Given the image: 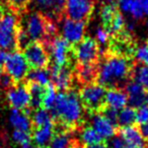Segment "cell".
<instances>
[{
	"label": "cell",
	"instance_id": "obj_6",
	"mask_svg": "<svg viewBox=\"0 0 148 148\" xmlns=\"http://www.w3.org/2000/svg\"><path fill=\"white\" fill-rule=\"evenodd\" d=\"M50 54L53 65L56 66H74V57L72 53V46L61 36H56L48 45H46Z\"/></svg>",
	"mask_w": 148,
	"mask_h": 148
},
{
	"label": "cell",
	"instance_id": "obj_16",
	"mask_svg": "<svg viewBox=\"0 0 148 148\" xmlns=\"http://www.w3.org/2000/svg\"><path fill=\"white\" fill-rule=\"evenodd\" d=\"M117 133H119L124 139L127 145L133 146L137 148H144L147 142L143 139L141 133H140L138 126L131 125L126 127H119L117 129Z\"/></svg>",
	"mask_w": 148,
	"mask_h": 148
},
{
	"label": "cell",
	"instance_id": "obj_42",
	"mask_svg": "<svg viewBox=\"0 0 148 148\" xmlns=\"http://www.w3.org/2000/svg\"><path fill=\"white\" fill-rule=\"evenodd\" d=\"M2 73H3V68L0 66V77H1V75H2Z\"/></svg>",
	"mask_w": 148,
	"mask_h": 148
},
{
	"label": "cell",
	"instance_id": "obj_39",
	"mask_svg": "<svg viewBox=\"0 0 148 148\" xmlns=\"http://www.w3.org/2000/svg\"><path fill=\"white\" fill-rule=\"evenodd\" d=\"M5 56H6L5 52L3 51L2 49H0V66H2V65H3V63H4Z\"/></svg>",
	"mask_w": 148,
	"mask_h": 148
},
{
	"label": "cell",
	"instance_id": "obj_18",
	"mask_svg": "<svg viewBox=\"0 0 148 148\" xmlns=\"http://www.w3.org/2000/svg\"><path fill=\"white\" fill-rule=\"evenodd\" d=\"M128 103V97L123 88H109L106 93L107 107L119 111L126 107Z\"/></svg>",
	"mask_w": 148,
	"mask_h": 148
},
{
	"label": "cell",
	"instance_id": "obj_35",
	"mask_svg": "<svg viewBox=\"0 0 148 148\" xmlns=\"http://www.w3.org/2000/svg\"><path fill=\"white\" fill-rule=\"evenodd\" d=\"M138 129H139L140 133H141L143 139L146 142H148V123H143V124H138Z\"/></svg>",
	"mask_w": 148,
	"mask_h": 148
},
{
	"label": "cell",
	"instance_id": "obj_5",
	"mask_svg": "<svg viewBox=\"0 0 148 148\" xmlns=\"http://www.w3.org/2000/svg\"><path fill=\"white\" fill-rule=\"evenodd\" d=\"M72 53L78 64H97L101 57L99 44L91 37H84L79 43L72 46Z\"/></svg>",
	"mask_w": 148,
	"mask_h": 148
},
{
	"label": "cell",
	"instance_id": "obj_9",
	"mask_svg": "<svg viewBox=\"0 0 148 148\" xmlns=\"http://www.w3.org/2000/svg\"><path fill=\"white\" fill-rule=\"evenodd\" d=\"M95 7V0H65L64 15L67 18L87 23Z\"/></svg>",
	"mask_w": 148,
	"mask_h": 148
},
{
	"label": "cell",
	"instance_id": "obj_31",
	"mask_svg": "<svg viewBox=\"0 0 148 148\" xmlns=\"http://www.w3.org/2000/svg\"><path fill=\"white\" fill-rule=\"evenodd\" d=\"M107 146L108 148H124L125 147V141L119 133H116L114 136L108 139Z\"/></svg>",
	"mask_w": 148,
	"mask_h": 148
},
{
	"label": "cell",
	"instance_id": "obj_48",
	"mask_svg": "<svg viewBox=\"0 0 148 148\" xmlns=\"http://www.w3.org/2000/svg\"><path fill=\"white\" fill-rule=\"evenodd\" d=\"M146 44H147V46H148V40H147V42H146Z\"/></svg>",
	"mask_w": 148,
	"mask_h": 148
},
{
	"label": "cell",
	"instance_id": "obj_10",
	"mask_svg": "<svg viewBox=\"0 0 148 148\" xmlns=\"http://www.w3.org/2000/svg\"><path fill=\"white\" fill-rule=\"evenodd\" d=\"M74 67L75 65H66L59 67L53 64L51 67H49L51 73V83L57 91L63 92L72 89L75 79Z\"/></svg>",
	"mask_w": 148,
	"mask_h": 148
},
{
	"label": "cell",
	"instance_id": "obj_1",
	"mask_svg": "<svg viewBox=\"0 0 148 148\" xmlns=\"http://www.w3.org/2000/svg\"><path fill=\"white\" fill-rule=\"evenodd\" d=\"M134 65L131 58L103 51L97 63V82L107 89L121 88L132 80Z\"/></svg>",
	"mask_w": 148,
	"mask_h": 148
},
{
	"label": "cell",
	"instance_id": "obj_36",
	"mask_svg": "<svg viewBox=\"0 0 148 148\" xmlns=\"http://www.w3.org/2000/svg\"><path fill=\"white\" fill-rule=\"evenodd\" d=\"M132 2H133V0H119V5L123 11L129 12Z\"/></svg>",
	"mask_w": 148,
	"mask_h": 148
},
{
	"label": "cell",
	"instance_id": "obj_15",
	"mask_svg": "<svg viewBox=\"0 0 148 148\" xmlns=\"http://www.w3.org/2000/svg\"><path fill=\"white\" fill-rule=\"evenodd\" d=\"M74 77L80 85L97 82V64H75Z\"/></svg>",
	"mask_w": 148,
	"mask_h": 148
},
{
	"label": "cell",
	"instance_id": "obj_27",
	"mask_svg": "<svg viewBox=\"0 0 148 148\" xmlns=\"http://www.w3.org/2000/svg\"><path fill=\"white\" fill-rule=\"evenodd\" d=\"M31 0H3V3L6 4L7 9L19 15L27 12V5L29 4Z\"/></svg>",
	"mask_w": 148,
	"mask_h": 148
},
{
	"label": "cell",
	"instance_id": "obj_38",
	"mask_svg": "<svg viewBox=\"0 0 148 148\" xmlns=\"http://www.w3.org/2000/svg\"><path fill=\"white\" fill-rule=\"evenodd\" d=\"M138 2L141 5L144 14L147 15L148 14V0H138Z\"/></svg>",
	"mask_w": 148,
	"mask_h": 148
},
{
	"label": "cell",
	"instance_id": "obj_21",
	"mask_svg": "<svg viewBox=\"0 0 148 148\" xmlns=\"http://www.w3.org/2000/svg\"><path fill=\"white\" fill-rule=\"evenodd\" d=\"M29 115L31 118L32 124H33V129L44 127V126L54 125V119L50 111L44 109V108H39V109L31 111Z\"/></svg>",
	"mask_w": 148,
	"mask_h": 148
},
{
	"label": "cell",
	"instance_id": "obj_30",
	"mask_svg": "<svg viewBox=\"0 0 148 148\" xmlns=\"http://www.w3.org/2000/svg\"><path fill=\"white\" fill-rule=\"evenodd\" d=\"M12 139L15 143L19 144V145L33 142L32 141V133L21 131V130H14L12 132Z\"/></svg>",
	"mask_w": 148,
	"mask_h": 148
},
{
	"label": "cell",
	"instance_id": "obj_20",
	"mask_svg": "<svg viewBox=\"0 0 148 148\" xmlns=\"http://www.w3.org/2000/svg\"><path fill=\"white\" fill-rule=\"evenodd\" d=\"M54 135V125L35 128L32 131V141L37 146H47Z\"/></svg>",
	"mask_w": 148,
	"mask_h": 148
},
{
	"label": "cell",
	"instance_id": "obj_33",
	"mask_svg": "<svg viewBox=\"0 0 148 148\" xmlns=\"http://www.w3.org/2000/svg\"><path fill=\"white\" fill-rule=\"evenodd\" d=\"M110 37H111L110 34L103 27H99L97 29V42L99 44V46H108L110 41Z\"/></svg>",
	"mask_w": 148,
	"mask_h": 148
},
{
	"label": "cell",
	"instance_id": "obj_25",
	"mask_svg": "<svg viewBox=\"0 0 148 148\" xmlns=\"http://www.w3.org/2000/svg\"><path fill=\"white\" fill-rule=\"evenodd\" d=\"M119 10L118 5L114 2H110L107 4L103 5L101 8V23H103V27L105 29H108L111 25L112 21H113L114 16Z\"/></svg>",
	"mask_w": 148,
	"mask_h": 148
},
{
	"label": "cell",
	"instance_id": "obj_43",
	"mask_svg": "<svg viewBox=\"0 0 148 148\" xmlns=\"http://www.w3.org/2000/svg\"><path fill=\"white\" fill-rule=\"evenodd\" d=\"M145 101L147 103V105H148V91H147V93H146V97H145Z\"/></svg>",
	"mask_w": 148,
	"mask_h": 148
},
{
	"label": "cell",
	"instance_id": "obj_29",
	"mask_svg": "<svg viewBox=\"0 0 148 148\" xmlns=\"http://www.w3.org/2000/svg\"><path fill=\"white\" fill-rule=\"evenodd\" d=\"M134 58L139 64H144L148 66V46L147 44L138 45L134 53Z\"/></svg>",
	"mask_w": 148,
	"mask_h": 148
},
{
	"label": "cell",
	"instance_id": "obj_4",
	"mask_svg": "<svg viewBox=\"0 0 148 148\" xmlns=\"http://www.w3.org/2000/svg\"><path fill=\"white\" fill-rule=\"evenodd\" d=\"M21 25V15L5 10L0 19V49L8 52L16 50V33Z\"/></svg>",
	"mask_w": 148,
	"mask_h": 148
},
{
	"label": "cell",
	"instance_id": "obj_3",
	"mask_svg": "<svg viewBox=\"0 0 148 148\" xmlns=\"http://www.w3.org/2000/svg\"><path fill=\"white\" fill-rule=\"evenodd\" d=\"M106 93L107 88L97 82L81 85L78 90V97L87 115L101 113L107 107Z\"/></svg>",
	"mask_w": 148,
	"mask_h": 148
},
{
	"label": "cell",
	"instance_id": "obj_17",
	"mask_svg": "<svg viewBox=\"0 0 148 148\" xmlns=\"http://www.w3.org/2000/svg\"><path fill=\"white\" fill-rule=\"evenodd\" d=\"M91 127L105 139H109L117 133V128L101 113L90 115Z\"/></svg>",
	"mask_w": 148,
	"mask_h": 148
},
{
	"label": "cell",
	"instance_id": "obj_23",
	"mask_svg": "<svg viewBox=\"0 0 148 148\" xmlns=\"http://www.w3.org/2000/svg\"><path fill=\"white\" fill-rule=\"evenodd\" d=\"M27 81L39 83L43 86H47L51 83V73H50V68L46 69H32L29 70L27 76Z\"/></svg>",
	"mask_w": 148,
	"mask_h": 148
},
{
	"label": "cell",
	"instance_id": "obj_26",
	"mask_svg": "<svg viewBox=\"0 0 148 148\" xmlns=\"http://www.w3.org/2000/svg\"><path fill=\"white\" fill-rule=\"evenodd\" d=\"M132 80L137 81L144 87V89L148 90V66L141 65L135 62L132 73Z\"/></svg>",
	"mask_w": 148,
	"mask_h": 148
},
{
	"label": "cell",
	"instance_id": "obj_14",
	"mask_svg": "<svg viewBox=\"0 0 148 148\" xmlns=\"http://www.w3.org/2000/svg\"><path fill=\"white\" fill-rule=\"evenodd\" d=\"M124 90L126 91L128 97V103L130 107L134 109L142 107L145 103V89L140 83L135 80H130L124 86Z\"/></svg>",
	"mask_w": 148,
	"mask_h": 148
},
{
	"label": "cell",
	"instance_id": "obj_32",
	"mask_svg": "<svg viewBox=\"0 0 148 148\" xmlns=\"http://www.w3.org/2000/svg\"><path fill=\"white\" fill-rule=\"evenodd\" d=\"M129 12L132 14V16L136 19V21H141L144 17V12L142 10V7L140 5V3L138 2V0H133V2L131 4V7H130Z\"/></svg>",
	"mask_w": 148,
	"mask_h": 148
},
{
	"label": "cell",
	"instance_id": "obj_22",
	"mask_svg": "<svg viewBox=\"0 0 148 148\" xmlns=\"http://www.w3.org/2000/svg\"><path fill=\"white\" fill-rule=\"evenodd\" d=\"M78 131L80 132V140H81V144H82L83 146L97 144L106 140L105 138L101 137V136L89 125L82 126Z\"/></svg>",
	"mask_w": 148,
	"mask_h": 148
},
{
	"label": "cell",
	"instance_id": "obj_34",
	"mask_svg": "<svg viewBox=\"0 0 148 148\" xmlns=\"http://www.w3.org/2000/svg\"><path fill=\"white\" fill-rule=\"evenodd\" d=\"M136 123H148V105H143L136 111Z\"/></svg>",
	"mask_w": 148,
	"mask_h": 148
},
{
	"label": "cell",
	"instance_id": "obj_8",
	"mask_svg": "<svg viewBox=\"0 0 148 148\" xmlns=\"http://www.w3.org/2000/svg\"><path fill=\"white\" fill-rule=\"evenodd\" d=\"M29 70V67L21 51L14 50L6 54L3 63V71L8 74L14 83L23 81Z\"/></svg>",
	"mask_w": 148,
	"mask_h": 148
},
{
	"label": "cell",
	"instance_id": "obj_40",
	"mask_svg": "<svg viewBox=\"0 0 148 148\" xmlns=\"http://www.w3.org/2000/svg\"><path fill=\"white\" fill-rule=\"evenodd\" d=\"M4 12H5V7H4V5H3V3L0 2V19L2 18Z\"/></svg>",
	"mask_w": 148,
	"mask_h": 148
},
{
	"label": "cell",
	"instance_id": "obj_37",
	"mask_svg": "<svg viewBox=\"0 0 148 148\" xmlns=\"http://www.w3.org/2000/svg\"><path fill=\"white\" fill-rule=\"evenodd\" d=\"M84 148H108L107 146V142L103 141V142H99V143L97 144H91V145H86L84 146Z\"/></svg>",
	"mask_w": 148,
	"mask_h": 148
},
{
	"label": "cell",
	"instance_id": "obj_24",
	"mask_svg": "<svg viewBox=\"0 0 148 148\" xmlns=\"http://www.w3.org/2000/svg\"><path fill=\"white\" fill-rule=\"evenodd\" d=\"M136 111L132 107H125L118 113V128L136 124Z\"/></svg>",
	"mask_w": 148,
	"mask_h": 148
},
{
	"label": "cell",
	"instance_id": "obj_47",
	"mask_svg": "<svg viewBox=\"0 0 148 148\" xmlns=\"http://www.w3.org/2000/svg\"><path fill=\"white\" fill-rule=\"evenodd\" d=\"M0 148H2V145H1V144H0Z\"/></svg>",
	"mask_w": 148,
	"mask_h": 148
},
{
	"label": "cell",
	"instance_id": "obj_28",
	"mask_svg": "<svg viewBox=\"0 0 148 148\" xmlns=\"http://www.w3.org/2000/svg\"><path fill=\"white\" fill-rule=\"evenodd\" d=\"M57 90L55 89V87L52 85V83H50L47 86V89H46L45 95H44L43 99V108L48 111L52 109V107L54 106V103H55L56 97H57Z\"/></svg>",
	"mask_w": 148,
	"mask_h": 148
},
{
	"label": "cell",
	"instance_id": "obj_41",
	"mask_svg": "<svg viewBox=\"0 0 148 148\" xmlns=\"http://www.w3.org/2000/svg\"><path fill=\"white\" fill-rule=\"evenodd\" d=\"M33 148H49L48 146H37V147H34L33 146Z\"/></svg>",
	"mask_w": 148,
	"mask_h": 148
},
{
	"label": "cell",
	"instance_id": "obj_7",
	"mask_svg": "<svg viewBox=\"0 0 148 148\" xmlns=\"http://www.w3.org/2000/svg\"><path fill=\"white\" fill-rule=\"evenodd\" d=\"M21 52L29 69H46L50 67V54L42 42H31Z\"/></svg>",
	"mask_w": 148,
	"mask_h": 148
},
{
	"label": "cell",
	"instance_id": "obj_46",
	"mask_svg": "<svg viewBox=\"0 0 148 148\" xmlns=\"http://www.w3.org/2000/svg\"><path fill=\"white\" fill-rule=\"evenodd\" d=\"M107 1H109V2H113V0H107Z\"/></svg>",
	"mask_w": 148,
	"mask_h": 148
},
{
	"label": "cell",
	"instance_id": "obj_2",
	"mask_svg": "<svg viewBox=\"0 0 148 148\" xmlns=\"http://www.w3.org/2000/svg\"><path fill=\"white\" fill-rule=\"evenodd\" d=\"M56 128L70 131H78L85 125V111L76 91L59 92L50 110Z\"/></svg>",
	"mask_w": 148,
	"mask_h": 148
},
{
	"label": "cell",
	"instance_id": "obj_11",
	"mask_svg": "<svg viewBox=\"0 0 148 148\" xmlns=\"http://www.w3.org/2000/svg\"><path fill=\"white\" fill-rule=\"evenodd\" d=\"M6 99L9 106L14 110L27 112L29 114L31 105V95L27 88V81L13 84L10 88L6 90Z\"/></svg>",
	"mask_w": 148,
	"mask_h": 148
},
{
	"label": "cell",
	"instance_id": "obj_45",
	"mask_svg": "<svg viewBox=\"0 0 148 148\" xmlns=\"http://www.w3.org/2000/svg\"><path fill=\"white\" fill-rule=\"evenodd\" d=\"M144 148H148V142L146 143V145H145V147H144Z\"/></svg>",
	"mask_w": 148,
	"mask_h": 148
},
{
	"label": "cell",
	"instance_id": "obj_12",
	"mask_svg": "<svg viewBox=\"0 0 148 148\" xmlns=\"http://www.w3.org/2000/svg\"><path fill=\"white\" fill-rule=\"evenodd\" d=\"M86 23L83 21L65 18L62 25V37L71 46L76 45L84 38Z\"/></svg>",
	"mask_w": 148,
	"mask_h": 148
},
{
	"label": "cell",
	"instance_id": "obj_13",
	"mask_svg": "<svg viewBox=\"0 0 148 148\" xmlns=\"http://www.w3.org/2000/svg\"><path fill=\"white\" fill-rule=\"evenodd\" d=\"M74 133L75 131L54 127V135L49 148H75L80 141L74 137Z\"/></svg>",
	"mask_w": 148,
	"mask_h": 148
},
{
	"label": "cell",
	"instance_id": "obj_44",
	"mask_svg": "<svg viewBox=\"0 0 148 148\" xmlns=\"http://www.w3.org/2000/svg\"><path fill=\"white\" fill-rule=\"evenodd\" d=\"M124 148H137V147H133V146H129V145H126Z\"/></svg>",
	"mask_w": 148,
	"mask_h": 148
},
{
	"label": "cell",
	"instance_id": "obj_19",
	"mask_svg": "<svg viewBox=\"0 0 148 148\" xmlns=\"http://www.w3.org/2000/svg\"><path fill=\"white\" fill-rule=\"evenodd\" d=\"M9 122L15 128V130H21L29 133H32L33 131V124L27 112L12 109L9 116Z\"/></svg>",
	"mask_w": 148,
	"mask_h": 148
}]
</instances>
